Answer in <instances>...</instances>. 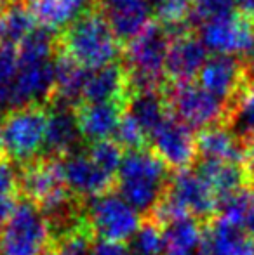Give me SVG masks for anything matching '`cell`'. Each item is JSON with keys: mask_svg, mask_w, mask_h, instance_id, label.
Segmentation results:
<instances>
[{"mask_svg": "<svg viewBox=\"0 0 254 255\" xmlns=\"http://www.w3.org/2000/svg\"><path fill=\"white\" fill-rule=\"evenodd\" d=\"M59 49L85 70H98L122 61L124 45L117 38L105 7L94 0L85 12L58 33Z\"/></svg>", "mask_w": 254, "mask_h": 255, "instance_id": "1", "label": "cell"}, {"mask_svg": "<svg viewBox=\"0 0 254 255\" xmlns=\"http://www.w3.org/2000/svg\"><path fill=\"white\" fill-rule=\"evenodd\" d=\"M171 174L152 148L126 151L117 174V193L145 217L164 195Z\"/></svg>", "mask_w": 254, "mask_h": 255, "instance_id": "2", "label": "cell"}, {"mask_svg": "<svg viewBox=\"0 0 254 255\" xmlns=\"http://www.w3.org/2000/svg\"><path fill=\"white\" fill-rule=\"evenodd\" d=\"M49 106L30 104L0 115V156L17 165L38 158L44 151Z\"/></svg>", "mask_w": 254, "mask_h": 255, "instance_id": "3", "label": "cell"}, {"mask_svg": "<svg viewBox=\"0 0 254 255\" xmlns=\"http://www.w3.org/2000/svg\"><path fill=\"white\" fill-rule=\"evenodd\" d=\"M166 99L173 117L197 132L209 127H230L232 108L200 87L197 82L169 84Z\"/></svg>", "mask_w": 254, "mask_h": 255, "instance_id": "4", "label": "cell"}, {"mask_svg": "<svg viewBox=\"0 0 254 255\" xmlns=\"http://www.w3.org/2000/svg\"><path fill=\"white\" fill-rule=\"evenodd\" d=\"M52 247V231L35 205L19 200L0 229V255H45Z\"/></svg>", "mask_w": 254, "mask_h": 255, "instance_id": "5", "label": "cell"}, {"mask_svg": "<svg viewBox=\"0 0 254 255\" xmlns=\"http://www.w3.org/2000/svg\"><path fill=\"white\" fill-rule=\"evenodd\" d=\"M85 219L94 238L110 243L129 242L141 226V215L117 191L89 200Z\"/></svg>", "mask_w": 254, "mask_h": 255, "instance_id": "6", "label": "cell"}, {"mask_svg": "<svg viewBox=\"0 0 254 255\" xmlns=\"http://www.w3.org/2000/svg\"><path fill=\"white\" fill-rule=\"evenodd\" d=\"M171 35L166 26L152 21L141 35L124 45L122 63L131 75L155 80H167L164 73L167 52L171 45Z\"/></svg>", "mask_w": 254, "mask_h": 255, "instance_id": "7", "label": "cell"}, {"mask_svg": "<svg viewBox=\"0 0 254 255\" xmlns=\"http://www.w3.org/2000/svg\"><path fill=\"white\" fill-rule=\"evenodd\" d=\"M199 37L211 54L241 57L254 44V21L235 10L221 14L200 24Z\"/></svg>", "mask_w": 254, "mask_h": 255, "instance_id": "8", "label": "cell"}, {"mask_svg": "<svg viewBox=\"0 0 254 255\" xmlns=\"http://www.w3.org/2000/svg\"><path fill=\"white\" fill-rule=\"evenodd\" d=\"M197 78V84L220 101L227 103L232 108V113L248 85V75L241 59L223 54H211Z\"/></svg>", "mask_w": 254, "mask_h": 255, "instance_id": "9", "label": "cell"}, {"mask_svg": "<svg viewBox=\"0 0 254 255\" xmlns=\"http://www.w3.org/2000/svg\"><path fill=\"white\" fill-rule=\"evenodd\" d=\"M150 144L171 172L188 170L199 160L195 134L173 115L157 128Z\"/></svg>", "mask_w": 254, "mask_h": 255, "instance_id": "10", "label": "cell"}, {"mask_svg": "<svg viewBox=\"0 0 254 255\" xmlns=\"http://www.w3.org/2000/svg\"><path fill=\"white\" fill-rule=\"evenodd\" d=\"M164 193L183 214L190 217L209 222L218 215L216 195L192 168L173 172Z\"/></svg>", "mask_w": 254, "mask_h": 255, "instance_id": "11", "label": "cell"}, {"mask_svg": "<svg viewBox=\"0 0 254 255\" xmlns=\"http://www.w3.org/2000/svg\"><path fill=\"white\" fill-rule=\"evenodd\" d=\"M63 167L70 191L84 202L117 191V177L101 170L84 149L64 158Z\"/></svg>", "mask_w": 254, "mask_h": 255, "instance_id": "12", "label": "cell"}, {"mask_svg": "<svg viewBox=\"0 0 254 255\" xmlns=\"http://www.w3.org/2000/svg\"><path fill=\"white\" fill-rule=\"evenodd\" d=\"M211 52L202 44L197 30L185 31L171 40L164 73L169 84L195 82Z\"/></svg>", "mask_w": 254, "mask_h": 255, "instance_id": "13", "label": "cell"}, {"mask_svg": "<svg viewBox=\"0 0 254 255\" xmlns=\"http://www.w3.org/2000/svg\"><path fill=\"white\" fill-rule=\"evenodd\" d=\"M129 99V70L122 61L91 70L87 73L82 103H117L127 108Z\"/></svg>", "mask_w": 254, "mask_h": 255, "instance_id": "14", "label": "cell"}, {"mask_svg": "<svg viewBox=\"0 0 254 255\" xmlns=\"http://www.w3.org/2000/svg\"><path fill=\"white\" fill-rule=\"evenodd\" d=\"M126 106L117 103H80L75 108L78 130L84 146L105 141L115 134L120 120L126 115Z\"/></svg>", "mask_w": 254, "mask_h": 255, "instance_id": "15", "label": "cell"}, {"mask_svg": "<svg viewBox=\"0 0 254 255\" xmlns=\"http://www.w3.org/2000/svg\"><path fill=\"white\" fill-rule=\"evenodd\" d=\"M80 144L84 142H82V135L75 118V108L49 106L44 151L40 156L64 160L70 154L80 151Z\"/></svg>", "mask_w": 254, "mask_h": 255, "instance_id": "16", "label": "cell"}, {"mask_svg": "<svg viewBox=\"0 0 254 255\" xmlns=\"http://www.w3.org/2000/svg\"><path fill=\"white\" fill-rule=\"evenodd\" d=\"M197 255H254V242L242 226L216 215L204 228Z\"/></svg>", "mask_w": 254, "mask_h": 255, "instance_id": "17", "label": "cell"}, {"mask_svg": "<svg viewBox=\"0 0 254 255\" xmlns=\"http://www.w3.org/2000/svg\"><path fill=\"white\" fill-rule=\"evenodd\" d=\"M193 170L216 195L218 203H220V200L227 198V196L234 195L241 189L249 188L244 163L199 158Z\"/></svg>", "mask_w": 254, "mask_h": 255, "instance_id": "18", "label": "cell"}, {"mask_svg": "<svg viewBox=\"0 0 254 255\" xmlns=\"http://www.w3.org/2000/svg\"><path fill=\"white\" fill-rule=\"evenodd\" d=\"M199 158L220 161H244V139L230 127H209L195 134Z\"/></svg>", "mask_w": 254, "mask_h": 255, "instance_id": "19", "label": "cell"}, {"mask_svg": "<svg viewBox=\"0 0 254 255\" xmlns=\"http://www.w3.org/2000/svg\"><path fill=\"white\" fill-rule=\"evenodd\" d=\"M26 3L38 26L59 33L85 12L94 0H26Z\"/></svg>", "mask_w": 254, "mask_h": 255, "instance_id": "20", "label": "cell"}, {"mask_svg": "<svg viewBox=\"0 0 254 255\" xmlns=\"http://www.w3.org/2000/svg\"><path fill=\"white\" fill-rule=\"evenodd\" d=\"M126 111L141 125L150 139L157 128L173 115L166 99V91L136 92L129 99Z\"/></svg>", "mask_w": 254, "mask_h": 255, "instance_id": "21", "label": "cell"}, {"mask_svg": "<svg viewBox=\"0 0 254 255\" xmlns=\"http://www.w3.org/2000/svg\"><path fill=\"white\" fill-rule=\"evenodd\" d=\"M26 0H3L0 3V44L17 45L37 28Z\"/></svg>", "mask_w": 254, "mask_h": 255, "instance_id": "22", "label": "cell"}, {"mask_svg": "<svg viewBox=\"0 0 254 255\" xmlns=\"http://www.w3.org/2000/svg\"><path fill=\"white\" fill-rule=\"evenodd\" d=\"M105 12L122 45L129 44L138 35H141L153 21L148 0H141V2H134L122 7H113V9H105Z\"/></svg>", "mask_w": 254, "mask_h": 255, "instance_id": "23", "label": "cell"}, {"mask_svg": "<svg viewBox=\"0 0 254 255\" xmlns=\"http://www.w3.org/2000/svg\"><path fill=\"white\" fill-rule=\"evenodd\" d=\"M207 222L195 217H183L164 228L166 255H197Z\"/></svg>", "mask_w": 254, "mask_h": 255, "instance_id": "24", "label": "cell"}, {"mask_svg": "<svg viewBox=\"0 0 254 255\" xmlns=\"http://www.w3.org/2000/svg\"><path fill=\"white\" fill-rule=\"evenodd\" d=\"M129 255H166L164 229L148 217H141V226L129 240Z\"/></svg>", "mask_w": 254, "mask_h": 255, "instance_id": "25", "label": "cell"}, {"mask_svg": "<svg viewBox=\"0 0 254 255\" xmlns=\"http://www.w3.org/2000/svg\"><path fill=\"white\" fill-rule=\"evenodd\" d=\"M148 2L155 23L162 26L190 24L193 0H148Z\"/></svg>", "mask_w": 254, "mask_h": 255, "instance_id": "26", "label": "cell"}, {"mask_svg": "<svg viewBox=\"0 0 254 255\" xmlns=\"http://www.w3.org/2000/svg\"><path fill=\"white\" fill-rule=\"evenodd\" d=\"M84 151L101 170H105L106 174L113 175V177H117V174H119L124 154H126L122 146L115 139H105V141L92 142V144L85 146Z\"/></svg>", "mask_w": 254, "mask_h": 255, "instance_id": "27", "label": "cell"}, {"mask_svg": "<svg viewBox=\"0 0 254 255\" xmlns=\"http://www.w3.org/2000/svg\"><path fill=\"white\" fill-rule=\"evenodd\" d=\"M113 139L122 146L124 151H139V149L152 148L148 134L143 130L141 125L127 111L122 117V120H120L115 134H113Z\"/></svg>", "mask_w": 254, "mask_h": 255, "instance_id": "28", "label": "cell"}, {"mask_svg": "<svg viewBox=\"0 0 254 255\" xmlns=\"http://www.w3.org/2000/svg\"><path fill=\"white\" fill-rule=\"evenodd\" d=\"M230 128L237 132L242 139L254 134V80L246 85V91L239 99Z\"/></svg>", "mask_w": 254, "mask_h": 255, "instance_id": "29", "label": "cell"}, {"mask_svg": "<svg viewBox=\"0 0 254 255\" xmlns=\"http://www.w3.org/2000/svg\"><path fill=\"white\" fill-rule=\"evenodd\" d=\"M17 70H19L17 47L0 44V106H2V110L5 106L7 94H9L14 78H16Z\"/></svg>", "mask_w": 254, "mask_h": 255, "instance_id": "30", "label": "cell"}, {"mask_svg": "<svg viewBox=\"0 0 254 255\" xmlns=\"http://www.w3.org/2000/svg\"><path fill=\"white\" fill-rule=\"evenodd\" d=\"M235 10V0H193L190 24L193 28H199L204 21L211 17L228 14Z\"/></svg>", "mask_w": 254, "mask_h": 255, "instance_id": "31", "label": "cell"}, {"mask_svg": "<svg viewBox=\"0 0 254 255\" xmlns=\"http://www.w3.org/2000/svg\"><path fill=\"white\" fill-rule=\"evenodd\" d=\"M19 200V165L0 156V200Z\"/></svg>", "mask_w": 254, "mask_h": 255, "instance_id": "32", "label": "cell"}, {"mask_svg": "<svg viewBox=\"0 0 254 255\" xmlns=\"http://www.w3.org/2000/svg\"><path fill=\"white\" fill-rule=\"evenodd\" d=\"M89 255H129L126 243H110L96 240Z\"/></svg>", "mask_w": 254, "mask_h": 255, "instance_id": "33", "label": "cell"}, {"mask_svg": "<svg viewBox=\"0 0 254 255\" xmlns=\"http://www.w3.org/2000/svg\"><path fill=\"white\" fill-rule=\"evenodd\" d=\"M244 168L248 174V184L254 189V134L244 139Z\"/></svg>", "mask_w": 254, "mask_h": 255, "instance_id": "34", "label": "cell"}, {"mask_svg": "<svg viewBox=\"0 0 254 255\" xmlns=\"http://www.w3.org/2000/svg\"><path fill=\"white\" fill-rule=\"evenodd\" d=\"M244 229H246V231H248V235L251 236V240L254 242V210L251 212V215H249V217H248V221H246Z\"/></svg>", "mask_w": 254, "mask_h": 255, "instance_id": "35", "label": "cell"}, {"mask_svg": "<svg viewBox=\"0 0 254 255\" xmlns=\"http://www.w3.org/2000/svg\"><path fill=\"white\" fill-rule=\"evenodd\" d=\"M45 255H56L54 252H49V254H45Z\"/></svg>", "mask_w": 254, "mask_h": 255, "instance_id": "36", "label": "cell"}, {"mask_svg": "<svg viewBox=\"0 0 254 255\" xmlns=\"http://www.w3.org/2000/svg\"><path fill=\"white\" fill-rule=\"evenodd\" d=\"M2 2H3V0H0V3H2Z\"/></svg>", "mask_w": 254, "mask_h": 255, "instance_id": "37", "label": "cell"}, {"mask_svg": "<svg viewBox=\"0 0 254 255\" xmlns=\"http://www.w3.org/2000/svg\"><path fill=\"white\" fill-rule=\"evenodd\" d=\"M0 229H2V228H0Z\"/></svg>", "mask_w": 254, "mask_h": 255, "instance_id": "38", "label": "cell"}]
</instances>
